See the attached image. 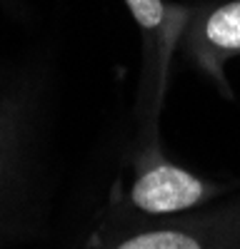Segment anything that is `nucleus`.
<instances>
[{
	"label": "nucleus",
	"instance_id": "20e7f679",
	"mask_svg": "<svg viewBox=\"0 0 240 249\" xmlns=\"http://www.w3.org/2000/svg\"><path fill=\"white\" fill-rule=\"evenodd\" d=\"M135 23L143 30H158L165 20V5L163 0H125Z\"/></svg>",
	"mask_w": 240,
	"mask_h": 249
},
{
	"label": "nucleus",
	"instance_id": "f257e3e1",
	"mask_svg": "<svg viewBox=\"0 0 240 249\" xmlns=\"http://www.w3.org/2000/svg\"><path fill=\"white\" fill-rule=\"evenodd\" d=\"M203 182L173 164H158L140 175L133 184V202L143 212L168 214L198 204L203 197Z\"/></svg>",
	"mask_w": 240,
	"mask_h": 249
},
{
	"label": "nucleus",
	"instance_id": "f03ea898",
	"mask_svg": "<svg viewBox=\"0 0 240 249\" xmlns=\"http://www.w3.org/2000/svg\"><path fill=\"white\" fill-rule=\"evenodd\" d=\"M208 43L223 50H240V3L218 8L205 23Z\"/></svg>",
	"mask_w": 240,
	"mask_h": 249
},
{
	"label": "nucleus",
	"instance_id": "7ed1b4c3",
	"mask_svg": "<svg viewBox=\"0 0 240 249\" xmlns=\"http://www.w3.org/2000/svg\"><path fill=\"white\" fill-rule=\"evenodd\" d=\"M118 249H200V244L183 232H148V234H138L128 242H123Z\"/></svg>",
	"mask_w": 240,
	"mask_h": 249
}]
</instances>
